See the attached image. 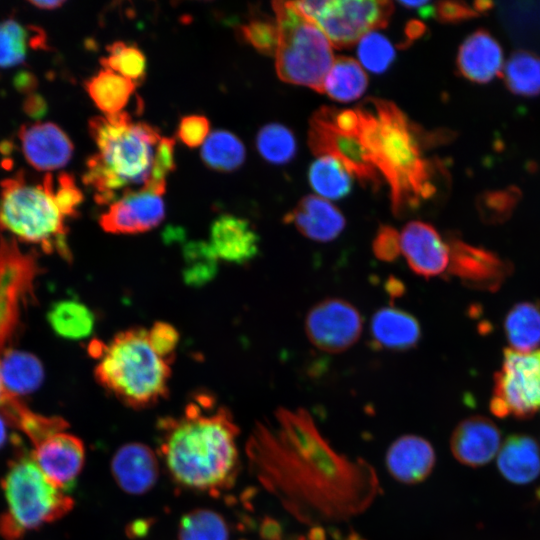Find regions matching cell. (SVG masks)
Returning a JSON list of instances; mask_svg holds the SVG:
<instances>
[{"label": "cell", "instance_id": "45", "mask_svg": "<svg viewBox=\"0 0 540 540\" xmlns=\"http://www.w3.org/2000/svg\"><path fill=\"white\" fill-rule=\"evenodd\" d=\"M372 249L375 256L382 261L396 260L401 254L400 234L391 226H380L374 237Z\"/></svg>", "mask_w": 540, "mask_h": 540}, {"label": "cell", "instance_id": "43", "mask_svg": "<svg viewBox=\"0 0 540 540\" xmlns=\"http://www.w3.org/2000/svg\"><path fill=\"white\" fill-rule=\"evenodd\" d=\"M53 192L64 215L67 218L74 217L83 201L82 191L76 185L74 178L68 173L59 174L57 179H53Z\"/></svg>", "mask_w": 540, "mask_h": 540}, {"label": "cell", "instance_id": "25", "mask_svg": "<svg viewBox=\"0 0 540 540\" xmlns=\"http://www.w3.org/2000/svg\"><path fill=\"white\" fill-rule=\"evenodd\" d=\"M370 328L373 343L392 351L414 347L421 335L420 325L414 316L392 307L379 309L371 319Z\"/></svg>", "mask_w": 540, "mask_h": 540}, {"label": "cell", "instance_id": "37", "mask_svg": "<svg viewBox=\"0 0 540 540\" xmlns=\"http://www.w3.org/2000/svg\"><path fill=\"white\" fill-rule=\"evenodd\" d=\"M106 57L101 58V64L138 84L146 74V58L143 52L134 45L116 41L107 47Z\"/></svg>", "mask_w": 540, "mask_h": 540}, {"label": "cell", "instance_id": "50", "mask_svg": "<svg viewBox=\"0 0 540 540\" xmlns=\"http://www.w3.org/2000/svg\"><path fill=\"white\" fill-rule=\"evenodd\" d=\"M309 536L312 540H323L324 533L320 529V527H315V529L311 530V532L309 533ZM341 540H366V539L358 535L357 533H350V534H347L345 537H343Z\"/></svg>", "mask_w": 540, "mask_h": 540}, {"label": "cell", "instance_id": "56", "mask_svg": "<svg viewBox=\"0 0 540 540\" xmlns=\"http://www.w3.org/2000/svg\"><path fill=\"white\" fill-rule=\"evenodd\" d=\"M302 540H310V539H309V537H308V539H302Z\"/></svg>", "mask_w": 540, "mask_h": 540}, {"label": "cell", "instance_id": "40", "mask_svg": "<svg viewBox=\"0 0 540 540\" xmlns=\"http://www.w3.org/2000/svg\"><path fill=\"white\" fill-rule=\"evenodd\" d=\"M357 54L362 65L373 73L385 72L395 59L391 42L377 32H370L359 40Z\"/></svg>", "mask_w": 540, "mask_h": 540}, {"label": "cell", "instance_id": "54", "mask_svg": "<svg viewBox=\"0 0 540 540\" xmlns=\"http://www.w3.org/2000/svg\"><path fill=\"white\" fill-rule=\"evenodd\" d=\"M388 291L393 295H400L403 292V286L399 281L391 280L388 284Z\"/></svg>", "mask_w": 540, "mask_h": 540}, {"label": "cell", "instance_id": "20", "mask_svg": "<svg viewBox=\"0 0 540 540\" xmlns=\"http://www.w3.org/2000/svg\"><path fill=\"white\" fill-rule=\"evenodd\" d=\"M111 473L123 491L131 495L148 492L157 482L159 462L154 451L139 442L126 443L111 460Z\"/></svg>", "mask_w": 540, "mask_h": 540}, {"label": "cell", "instance_id": "28", "mask_svg": "<svg viewBox=\"0 0 540 540\" xmlns=\"http://www.w3.org/2000/svg\"><path fill=\"white\" fill-rule=\"evenodd\" d=\"M136 83L104 69L86 81L85 88L95 105L106 115L121 112L135 90Z\"/></svg>", "mask_w": 540, "mask_h": 540}, {"label": "cell", "instance_id": "10", "mask_svg": "<svg viewBox=\"0 0 540 540\" xmlns=\"http://www.w3.org/2000/svg\"><path fill=\"white\" fill-rule=\"evenodd\" d=\"M296 8L313 21L337 49L348 48L374 29L387 26L394 6L390 1H296Z\"/></svg>", "mask_w": 540, "mask_h": 540}, {"label": "cell", "instance_id": "3", "mask_svg": "<svg viewBox=\"0 0 540 540\" xmlns=\"http://www.w3.org/2000/svg\"><path fill=\"white\" fill-rule=\"evenodd\" d=\"M356 109L361 141L390 187L394 215L403 217L436 193L437 166L424 149L451 139L452 132H425L384 99L367 98Z\"/></svg>", "mask_w": 540, "mask_h": 540}, {"label": "cell", "instance_id": "53", "mask_svg": "<svg viewBox=\"0 0 540 540\" xmlns=\"http://www.w3.org/2000/svg\"><path fill=\"white\" fill-rule=\"evenodd\" d=\"M492 6L493 3L490 1H476L473 3V8L478 14L485 13L486 11L490 10Z\"/></svg>", "mask_w": 540, "mask_h": 540}, {"label": "cell", "instance_id": "11", "mask_svg": "<svg viewBox=\"0 0 540 540\" xmlns=\"http://www.w3.org/2000/svg\"><path fill=\"white\" fill-rule=\"evenodd\" d=\"M494 383L490 402L494 415L526 418L540 411V349H505Z\"/></svg>", "mask_w": 540, "mask_h": 540}, {"label": "cell", "instance_id": "17", "mask_svg": "<svg viewBox=\"0 0 540 540\" xmlns=\"http://www.w3.org/2000/svg\"><path fill=\"white\" fill-rule=\"evenodd\" d=\"M401 253L413 272L425 278L443 273L449 265V248L438 231L422 221H411L400 234Z\"/></svg>", "mask_w": 540, "mask_h": 540}, {"label": "cell", "instance_id": "32", "mask_svg": "<svg viewBox=\"0 0 540 540\" xmlns=\"http://www.w3.org/2000/svg\"><path fill=\"white\" fill-rule=\"evenodd\" d=\"M507 89L517 96L540 95V57L527 50H516L503 68Z\"/></svg>", "mask_w": 540, "mask_h": 540}, {"label": "cell", "instance_id": "30", "mask_svg": "<svg viewBox=\"0 0 540 540\" xmlns=\"http://www.w3.org/2000/svg\"><path fill=\"white\" fill-rule=\"evenodd\" d=\"M504 329L511 349L535 350L540 344V306L532 302L514 305L506 315Z\"/></svg>", "mask_w": 540, "mask_h": 540}, {"label": "cell", "instance_id": "48", "mask_svg": "<svg viewBox=\"0 0 540 540\" xmlns=\"http://www.w3.org/2000/svg\"><path fill=\"white\" fill-rule=\"evenodd\" d=\"M27 113L33 117H40L46 110L44 100L39 96H33L26 102Z\"/></svg>", "mask_w": 540, "mask_h": 540}, {"label": "cell", "instance_id": "38", "mask_svg": "<svg viewBox=\"0 0 540 540\" xmlns=\"http://www.w3.org/2000/svg\"><path fill=\"white\" fill-rule=\"evenodd\" d=\"M183 277L188 285L202 286L217 271V256L209 243L190 242L184 248Z\"/></svg>", "mask_w": 540, "mask_h": 540}, {"label": "cell", "instance_id": "22", "mask_svg": "<svg viewBox=\"0 0 540 540\" xmlns=\"http://www.w3.org/2000/svg\"><path fill=\"white\" fill-rule=\"evenodd\" d=\"M284 221L292 224L306 238L317 242L332 241L345 227L343 214L327 199L307 195L285 215Z\"/></svg>", "mask_w": 540, "mask_h": 540}, {"label": "cell", "instance_id": "31", "mask_svg": "<svg viewBox=\"0 0 540 540\" xmlns=\"http://www.w3.org/2000/svg\"><path fill=\"white\" fill-rule=\"evenodd\" d=\"M352 174L335 158L319 156L311 165L308 179L312 189L324 199L336 200L352 189Z\"/></svg>", "mask_w": 540, "mask_h": 540}, {"label": "cell", "instance_id": "27", "mask_svg": "<svg viewBox=\"0 0 540 540\" xmlns=\"http://www.w3.org/2000/svg\"><path fill=\"white\" fill-rule=\"evenodd\" d=\"M1 363V376L5 390L18 397L35 391L43 381L41 362L32 354L8 350Z\"/></svg>", "mask_w": 540, "mask_h": 540}, {"label": "cell", "instance_id": "14", "mask_svg": "<svg viewBox=\"0 0 540 540\" xmlns=\"http://www.w3.org/2000/svg\"><path fill=\"white\" fill-rule=\"evenodd\" d=\"M448 272L458 277L468 287L495 291L511 273V265L498 255L484 248L449 237Z\"/></svg>", "mask_w": 540, "mask_h": 540}, {"label": "cell", "instance_id": "9", "mask_svg": "<svg viewBox=\"0 0 540 540\" xmlns=\"http://www.w3.org/2000/svg\"><path fill=\"white\" fill-rule=\"evenodd\" d=\"M360 118L356 108L321 107L310 118L308 145L317 157L338 160L363 185L377 189L382 177L370 160L359 136Z\"/></svg>", "mask_w": 540, "mask_h": 540}, {"label": "cell", "instance_id": "15", "mask_svg": "<svg viewBox=\"0 0 540 540\" xmlns=\"http://www.w3.org/2000/svg\"><path fill=\"white\" fill-rule=\"evenodd\" d=\"M31 455L45 476L67 492L82 471L85 447L80 438L62 431L33 446Z\"/></svg>", "mask_w": 540, "mask_h": 540}, {"label": "cell", "instance_id": "39", "mask_svg": "<svg viewBox=\"0 0 540 540\" xmlns=\"http://www.w3.org/2000/svg\"><path fill=\"white\" fill-rule=\"evenodd\" d=\"M32 38L28 28L13 19L0 22V68L12 67L23 62Z\"/></svg>", "mask_w": 540, "mask_h": 540}, {"label": "cell", "instance_id": "47", "mask_svg": "<svg viewBox=\"0 0 540 540\" xmlns=\"http://www.w3.org/2000/svg\"><path fill=\"white\" fill-rule=\"evenodd\" d=\"M479 16L473 7L462 1L434 3V17L446 24H456Z\"/></svg>", "mask_w": 540, "mask_h": 540}, {"label": "cell", "instance_id": "51", "mask_svg": "<svg viewBox=\"0 0 540 540\" xmlns=\"http://www.w3.org/2000/svg\"><path fill=\"white\" fill-rule=\"evenodd\" d=\"M31 4L41 9H54L60 7L64 2L63 1H30Z\"/></svg>", "mask_w": 540, "mask_h": 540}, {"label": "cell", "instance_id": "44", "mask_svg": "<svg viewBox=\"0 0 540 540\" xmlns=\"http://www.w3.org/2000/svg\"><path fill=\"white\" fill-rule=\"evenodd\" d=\"M147 338L154 351L170 363L179 341L177 330L168 323L156 322L147 330Z\"/></svg>", "mask_w": 540, "mask_h": 540}, {"label": "cell", "instance_id": "16", "mask_svg": "<svg viewBox=\"0 0 540 540\" xmlns=\"http://www.w3.org/2000/svg\"><path fill=\"white\" fill-rule=\"evenodd\" d=\"M162 195L138 191L112 202L100 217L101 227L109 233L135 234L153 229L164 219Z\"/></svg>", "mask_w": 540, "mask_h": 540}, {"label": "cell", "instance_id": "5", "mask_svg": "<svg viewBox=\"0 0 540 540\" xmlns=\"http://www.w3.org/2000/svg\"><path fill=\"white\" fill-rule=\"evenodd\" d=\"M89 353L98 359V382L124 404L146 408L167 394L170 363L151 347L147 330L132 328L118 333L107 344L93 342Z\"/></svg>", "mask_w": 540, "mask_h": 540}, {"label": "cell", "instance_id": "34", "mask_svg": "<svg viewBox=\"0 0 540 540\" xmlns=\"http://www.w3.org/2000/svg\"><path fill=\"white\" fill-rule=\"evenodd\" d=\"M201 156L208 167L229 172L243 164L245 147L233 133L226 130H215L205 140Z\"/></svg>", "mask_w": 540, "mask_h": 540}, {"label": "cell", "instance_id": "35", "mask_svg": "<svg viewBox=\"0 0 540 540\" xmlns=\"http://www.w3.org/2000/svg\"><path fill=\"white\" fill-rule=\"evenodd\" d=\"M229 530L224 518L208 509H196L185 514L179 524L178 540H228Z\"/></svg>", "mask_w": 540, "mask_h": 540}, {"label": "cell", "instance_id": "52", "mask_svg": "<svg viewBox=\"0 0 540 540\" xmlns=\"http://www.w3.org/2000/svg\"><path fill=\"white\" fill-rule=\"evenodd\" d=\"M7 421L0 414V450L4 447L8 440Z\"/></svg>", "mask_w": 540, "mask_h": 540}, {"label": "cell", "instance_id": "41", "mask_svg": "<svg viewBox=\"0 0 540 540\" xmlns=\"http://www.w3.org/2000/svg\"><path fill=\"white\" fill-rule=\"evenodd\" d=\"M245 42L258 52L275 55L278 45V26L276 21L265 17H254L240 26L239 30Z\"/></svg>", "mask_w": 540, "mask_h": 540}, {"label": "cell", "instance_id": "7", "mask_svg": "<svg viewBox=\"0 0 540 540\" xmlns=\"http://www.w3.org/2000/svg\"><path fill=\"white\" fill-rule=\"evenodd\" d=\"M54 177L48 173L41 183H33L18 173L5 179L0 193V228L18 239L38 244L48 253L71 257L66 242L67 217L53 192Z\"/></svg>", "mask_w": 540, "mask_h": 540}, {"label": "cell", "instance_id": "29", "mask_svg": "<svg viewBox=\"0 0 540 540\" xmlns=\"http://www.w3.org/2000/svg\"><path fill=\"white\" fill-rule=\"evenodd\" d=\"M368 77L358 61L351 57L335 58L324 81V93L338 102H350L365 92Z\"/></svg>", "mask_w": 540, "mask_h": 540}, {"label": "cell", "instance_id": "8", "mask_svg": "<svg viewBox=\"0 0 540 540\" xmlns=\"http://www.w3.org/2000/svg\"><path fill=\"white\" fill-rule=\"evenodd\" d=\"M272 7L278 26V77L286 83L324 93V81L335 60L330 41L294 2L274 1Z\"/></svg>", "mask_w": 540, "mask_h": 540}, {"label": "cell", "instance_id": "23", "mask_svg": "<svg viewBox=\"0 0 540 540\" xmlns=\"http://www.w3.org/2000/svg\"><path fill=\"white\" fill-rule=\"evenodd\" d=\"M386 465L397 481L405 484L419 483L431 473L435 465V452L426 439L404 435L389 447Z\"/></svg>", "mask_w": 540, "mask_h": 540}, {"label": "cell", "instance_id": "26", "mask_svg": "<svg viewBox=\"0 0 540 540\" xmlns=\"http://www.w3.org/2000/svg\"><path fill=\"white\" fill-rule=\"evenodd\" d=\"M497 466L508 481L529 483L540 474V447L528 435H511L500 447Z\"/></svg>", "mask_w": 540, "mask_h": 540}, {"label": "cell", "instance_id": "46", "mask_svg": "<svg viewBox=\"0 0 540 540\" xmlns=\"http://www.w3.org/2000/svg\"><path fill=\"white\" fill-rule=\"evenodd\" d=\"M209 121L202 115H187L181 118L178 126V137L188 147L201 145L209 133Z\"/></svg>", "mask_w": 540, "mask_h": 540}, {"label": "cell", "instance_id": "33", "mask_svg": "<svg viewBox=\"0 0 540 540\" xmlns=\"http://www.w3.org/2000/svg\"><path fill=\"white\" fill-rule=\"evenodd\" d=\"M47 316L53 330L68 339L85 338L94 328L92 311L76 300H63L53 304Z\"/></svg>", "mask_w": 540, "mask_h": 540}, {"label": "cell", "instance_id": "2", "mask_svg": "<svg viewBox=\"0 0 540 540\" xmlns=\"http://www.w3.org/2000/svg\"><path fill=\"white\" fill-rule=\"evenodd\" d=\"M89 131L97 153L87 161L83 182L100 204L123 195L150 191L163 195L167 176L175 168V140L161 136L145 122H134L127 112L96 116Z\"/></svg>", "mask_w": 540, "mask_h": 540}, {"label": "cell", "instance_id": "55", "mask_svg": "<svg viewBox=\"0 0 540 540\" xmlns=\"http://www.w3.org/2000/svg\"><path fill=\"white\" fill-rule=\"evenodd\" d=\"M9 393L5 390L3 382H2V376H1V363H0V405L4 401V399L7 397Z\"/></svg>", "mask_w": 540, "mask_h": 540}, {"label": "cell", "instance_id": "36", "mask_svg": "<svg viewBox=\"0 0 540 540\" xmlns=\"http://www.w3.org/2000/svg\"><path fill=\"white\" fill-rule=\"evenodd\" d=\"M260 155L270 163L285 164L296 154V140L290 129L279 123L262 127L256 137Z\"/></svg>", "mask_w": 540, "mask_h": 540}, {"label": "cell", "instance_id": "12", "mask_svg": "<svg viewBox=\"0 0 540 540\" xmlns=\"http://www.w3.org/2000/svg\"><path fill=\"white\" fill-rule=\"evenodd\" d=\"M32 255L22 252L13 240L0 241V349L13 336L22 304L31 294L38 273Z\"/></svg>", "mask_w": 540, "mask_h": 540}, {"label": "cell", "instance_id": "42", "mask_svg": "<svg viewBox=\"0 0 540 540\" xmlns=\"http://www.w3.org/2000/svg\"><path fill=\"white\" fill-rule=\"evenodd\" d=\"M519 194L515 187L485 192L478 200V210L486 221L499 222L505 220L514 209Z\"/></svg>", "mask_w": 540, "mask_h": 540}, {"label": "cell", "instance_id": "13", "mask_svg": "<svg viewBox=\"0 0 540 540\" xmlns=\"http://www.w3.org/2000/svg\"><path fill=\"white\" fill-rule=\"evenodd\" d=\"M305 331L310 342L318 349L340 353L359 339L362 317L349 302L340 298H327L309 310L305 319Z\"/></svg>", "mask_w": 540, "mask_h": 540}, {"label": "cell", "instance_id": "24", "mask_svg": "<svg viewBox=\"0 0 540 540\" xmlns=\"http://www.w3.org/2000/svg\"><path fill=\"white\" fill-rule=\"evenodd\" d=\"M210 235L216 256L227 262L244 264L258 253L259 237L245 219L221 215L213 222Z\"/></svg>", "mask_w": 540, "mask_h": 540}, {"label": "cell", "instance_id": "21", "mask_svg": "<svg viewBox=\"0 0 540 540\" xmlns=\"http://www.w3.org/2000/svg\"><path fill=\"white\" fill-rule=\"evenodd\" d=\"M503 49L486 29H477L461 43L456 65L460 75L477 84H485L501 74Z\"/></svg>", "mask_w": 540, "mask_h": 540}, {"label": "cell", "instance_id": "18", "mask_svg": "<svg viewBox=\"0 0 540 540\" xmlns=\"http://www.w3.org/2000/svg\"><path fill=\"white\" fill-rule=\"evenodd\" d=\"M19 138L27 162L37 170L62 168L73 154V144L68 135L51 122L26 125L21 128Z\"/></svg>", "mask_w": 540, "mask_h": 540}, {"label": "cell", "instance_id": "1", "mask_svg": "<svg viewBox=\"0 0 540 540\" xmlns=\"http://www.w3.org/2000/svg\"><path fill=\"white\" fill-rule=\"evenodd\" d=\"M246 451L260 483L307 524L356 516L379 491L373 468L362 459L338 453L301 408H280L274 422L258 424Z\"/></svg>", "mask_w": 540, "mask_h": 540}, {"label": "cell", "instance_id": "49", "mask_svg": "<svg viewBox=\"0 0 540 540\" xmlns=\"http://www.w3.org/2000/svg\"><path fill=\"white\" fill-rule=\"evenodd\" d=\"M425 32V26L419 21H411L406 26L405 34L408 41L419 38Z\"/></svg>", "mask_w": 540, "mask_h": 540}, {"label": "cell", "instance_id": "6", "mask_svg": "<svg viewBox=\"0 0 540 540\" xmlns=\"http://www.w3.org/2000/svg\"><path fill=\"white\" fill-rule=\"evenodd\" d=\"M17 452L1 479L7 509L0 514V536L20 540L28 531L64 517L73 499L41 471L31 454L17 441Z\"/></svg>", "mask_w": 540, "mask_h": 540}, {"label": "cell", "instance_id": "19", "mask_svg": "<svg viewBox=\"0 0 540 540\" xmlns=\"http://www.w3.org/2000/svg\"><path fill=\"white\" fill-rule=\"evenodd\" d=\"M450 447L453 456L462 464L478 467L490 462L501 447L498 427L488 418L472 416L454 429Z\"/></svg>", "mask_w": 540, "mask_h": 540}, {"label": "cell", "instance_id": "4", "mask_svg": "<svg viewBox=\"0 0 540 540\" xmlns=\"http://www.w3.org/2000/svg\"><path fill=\"white\" fill-rule=\"evenodd\" d=\"M159 451L180 486L210 494L228 489L239 467V430L224 407L205 396L158 423Z\"/></svg>", "mask_w": 540, "mask_h": 540}]
</instances>
